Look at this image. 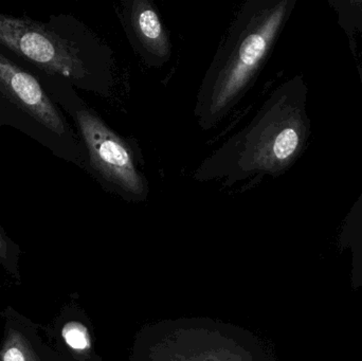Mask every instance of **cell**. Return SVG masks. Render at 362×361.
Returning <instances> with one entry per match:
<instances>
[{"label": "cell", "mask_w": 362, "mask_h": 361, "mask_svg": "<svg viewBox=\"0 0 362 361\" xmlns=\"http://www.w3.org/2000/svg\"><path fill=\"white\" fill-rule=\"evenodd\" d=\"M0 49L36 73L64 78L74 88L102 97L114 93V51L72 15L42 21L0 12Z\"/></svg>", "instance_id": "obj_1"}, {"label": "cell", "mask_w": 362, "mask_h": 361, "mask_svg": "<svg viewBox=\"0 0 362 361\" xmlns=\"http://www.w3.org/2000/svg\"><path fill=\"white\" fill-rule=\"evenodd\" d=\"M285 4L247 0L234 15L200 83L194 118L211 131L252 86L282 25Z\"/></svg>", "instance_id": "obj_2"}, {"label": "cell", "mask_w": 362, "mask_h": 361, "mask_svg": "<svg viewBox=\"0 0 362 361\" xmlns=\"http://www.w3.org/2000/svg\"><path fill=\"white\" fill-rule=\"evenodd\" d=\"M52 99L71 118L85 153L84 171L104 190L129 203L148 199L150 186L141 155L117 134L64 78L36 73Z\"/></svg>", "instance_id": "obj_3"}, {"label": "cell", "mask_w": 362, "mask_h": 361, "mask_svg": "<svg viewBox=\"0 0 362 361\" xmlns=\"http://www.w3.org/2000/svg\"><path fill=\"white\" fill-rule=\"evenodd\" d=\"M21 131L57 158L84 170L74 127L35 71L0 49V127Z\"/></svg>", "instance_id": "obj_4"}, {"label": "cell", "mask_w": 362, "mask_h": 361, "mask_svg": "<svg viewBox=\"0 0 362 361\" xmlns=\"http://www.w3.org/2000/svg\"><path fill=\"white\" fill-rule=\"evenodd\" d=\"M279 103L269 100L250 122L206 157L193 174L198 182H221L223 187L276 171L299 148L293 125L281 122Z\"/></svg>", "instance_id": "obj_5"}, {"label": "cell", "mask_w": 362, "mask_h": 361, "mask_svg": "<svg viewBox=\"0 0 362 361\" xmlns=\"http://www.w3.org/2000/svg\"><path fill=\"white\" fill-rule=\"evenodd\" d=\"M118 16L129 44L146 66L161 68L171 59V40L153 2H121Z\"/></svg>", "instance_id": "obj_6"}, {"label": "cell", "mask_w": 362, "mask_h": 361, "mask_svg": "<svg viewBox=\"0 0 362 361\" xmlns=\"http://www.w3.org/2000/svg\"><path fill=\"white\" fill-rule=\"evenodd\" d=\"M66 343L76 351H86L90 348L88 331L78 322H70L63 329Z\"/></svg>", "instance_id": "obj_7"}, {"label": "cell", "mask_w": 362, "mask_h": 361, "mask_svg": "<svg viewBox=\"0 0 362 361\" xmlns=\"http://www.w3.org/2000/svg\"><path fill=\"white\" fill-rule=\"evenodd\" d=\"M2 361H29V360L23 345L14 341L6 345L2 353Z\"/></svg>", "instance_id": "obj_8"}, {"label": "cell", "mask_w": 362, "mask_h": 361, "mask_svg": "<svg viewBox=\"0 0 362 361\" xmlns=\"http://www.w3.org/2000/svg\"><path fill=\"white\" fill-rule=\"evenodd\" d=\"M11 242L10 239L4 235L1 226H0V256L6 258L8 256V250H10Z\"/></svg>", "instance_id": "obj_9"}, {"label": "cell", "mask_w": 362, "mask_h": 361, "mask_svg": "<svg viewBox=\"0 0 362 361\" xmlns=\"http://www.w3.org/2000/svg\"><path fill=\"white\" fill-rule=\"evenodd\" d=\"M0 182H1V173H0Z\"/></svg>", "instance_id": "obj_10"}]
</instances>
